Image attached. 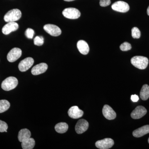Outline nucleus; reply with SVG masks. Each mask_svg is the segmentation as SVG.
Listing matches in <instances>:
<instances>
[{"mask_svg": "<svg viewBox=\"0 0 149 149\" xmlns=\"http://www.w3.org/2000/svg\"><path fill=\"white\" fill-rule=\"evenodd\" d=\"M10 107V103L6 100H0V113L6 111Z\"/></svg>", "mask_w": 149, "mask_h": 149, "instance_id": "nucleus-22", "label": "nucleus"}, {"mask_svg": "<svg viewBox=\"0 0 149 149\" xmlns=\"http://www.w3.org/2000/svg\"><path fill=\"white\" fill-rule=\"evenodd\" d=\"M64 1H65L70 2V1H74V0H64Z\"/></svg>", "mask_w": 149, "mask_h": 149, "instance_id": "nucleus-31", "label": "nucleus"}, {"mask_svg": "<svg viewBox=\"0 0 149 149\" xmlns=\"http://www.w3.org/2000/svg\"><path fill=\"white\" fill-rule=\"evenodd\" d=\"M68 125L65 122H61L56 124L55 126V129L57 133H64L68 130Z\"/></svg>", "mask_w": 149, "mask_h": 149, "instance_id": "nucleus-20", "label": "nucleus"}, {"mask_svg": "<svg viewBox=\"0 0 149 149\" xmlns=\"http://www.w3.org/2000/svg\"><path fill=\"white\" fill-rule=\"evenodd\" d=\"M48 67L47 64L42 63L33 67L31 70V72L33 75H39L45 72L48 69Z\"/></svg>", "mask_w": 149, "mask_h": 149, "instance_id": "nucleus-15", "label": "nucleus"}, {"mask_svg": "<svg viewBox=\"0 0 149 149\" xmlns=\"http://www.w3.org/2000/svg\"><path fill=\"white\" fill-rule=\"evenodd\" d=\"M34 63V59L32 58H26L19 63L18 65L19 69L21 72H25L32 66Z\"/></svg>", "mask_w": 149, "mask_h": 149, "instance_id": "nucleus-8", "label": "nucleus"}, {"mask_svg": "<svg viewBox=\"0 0 149 149\" xmlns=\"http://www.w3.org/2000/svg\"><path fill=\"white\" fill-rule=\"evenodd\" d=\"M132 36L134 39H139L141 36V33L139 28L136 27H134L132 28Z\"/></svg>", "mask_w": 149, "mask_h": 149, "instance_id": "nucleus-23", "label": "nucleus"}, {"mask_svg": "<svg viewBox=\"0 0 149 149\" xmlns=\"http://www.w3.org/2000/svg\"><path fill=\"white\" fill-rule=\"evenodd\" d=\"M44 38L42 37L37 36L34 40V44L36 46H41L44 44Z\"/></svg>", "mask_w": 149, "mask_h": 149, "instance_id": "nucleus-24", "label": "nucleus"}, {"mask_svg": "<svg viewBox=\"0 0 149 149\" xmlns=\"http://www.w3.org/2000/svg\"><path fill=\"white\" fill-rule=\"evenodd\" d=\"M8 124L4 121L0 120V132H7Z\"/></svg>", "mask_w": 149, "mask_h": 149, "instance_id": "nucleus-26", "label": "nucleus"}, {"mask_svg": "<svg viewBox=\"0 0 149 149\" xmlns=\"http://www.w3.org/2000/svg\"><path fill=\"white\" fill-rule=\"evenodd\" d=\"M22 52L21 49L18 48H14L8 53L7 58L10 62H14L21 57Z\"/></svg>", "mask_w": 149, "mask_h": 149, "instance_id": "nucleus-7", "label": "nucleus"}, {"mask_svg": "<svg viewBox=\"0 0 149 149\" xmlns=\"http://www.w3.org/2000/svg\"><path fill=\"white\" fill-rule=\"evenodd\" d=\"M147 112V110L144 107L139 106L132 112L131 116L133 119H139L146 114Z\"/></svg>", "mask_w": 149, "mask_h": 149, "instance_id": "nucleus-11", "label": "nucleus"}, {"mask_svg": "<svg viewBox=\"0 0 149 149\" xmlns=\"http://www.w3.org/2000/svg\"><path fill=\"white\" fill-rule=\"evenodd\" d=\"M44 29L47 33L54 37H57L61 34V29L54 24H46L44 26Z\"/></svg>", "mask_w": 149, "mask_h": 149, "instance_id": "nucleus-6", "label": "nucleus"}, {"mask_svg": "<svg viewBox=\"0 0 149 149\" xmlns=\"http://www.w3.org/2000/svg\"><path fill=\"white\" fill-rule=\"evenodd\" d=\"M34 34H35V32L34 30L31 28H28L25 31V35L28 39H32Z\"/></svg>", "mask_w": 149, "mask_h": 149, "instance_id": "nucleus-27", "label": "nucleus"}, {"mask_svg": "<svg viewBox=\"0 0 149 149\" xmlns=\"http://www.w3.org/2000/svg\"><path fill=\"white\" fill-rule=\"evenodd\" d=\"M77 49L80 53L83 55L88 54L90 51V48L88 43L84 40H79L77 44Z\"/></svg>", "mask_w": 149, "mask_h": 149, "instance_id": "nucleus-16", "label": "nucleus"}, {"mask_svg": "<svg viewBox=\"0 0 149 149\" xmlns=\"http://www.w3.org/2000/svg\"><path fill=\"white\" fill-rule=\"evenodd\" d=\"M110 0H100V5L102 7H106L111 4Z\"/></svg>", "mask_w": 149, "mask_h": 149, "instance_id": "nucleus-28", "label": "nucleus"}, {"mask_svg": "<svg viewBox=\"0 0 149 149\" xmlns=\"http://www.w3.org/2000/svg\"><path fill=\"white\" fill-rule=\"evenodd\" d=\"M31 136V133L30 131L27 128H24L21 129L19 132L18 135V139L19 141L20 142H22L29 138H30Z\"/></svg>", "mask_w": 149, "mask_h": 149, "instance_id": "nucleus-18", "label": "nucleus"}, {"mask_svg": "<svg viewBox=\"0 0 149 149\" xmlns=\"http://www.w3.org/2000/svg\"><path fill=\"white\" fill-rule=\"evenodd\" d=\"M63 15L65 17L70 19H76L80 16V11L74 8H68L63 11Z\"/></svg>", "mask_w": 149, "mask_h": 149, "instance_id": "nucleus-4", "label": "nucleus"}, {"mask_svg": "<svg viewBox=\"0 0 149 149\" xmlns=\"http://www.w3.org/2000/svg\"><path fill=\"white\" fill-rule=\"evenodd\" d=\"M148 143H149V139H148Z\"/></svg>", "mask_w": 149, "mask_h": 149, "instance_id": "nucleus-32", "label": "nucleus"}, {"mask_svg": "<svg viewBox=\"0 0 149 149\" xmlns=\"http://www.w3.org/2000/svg\"><path fill=\"white\" fill-rule=\"evenodd\" d=\"M18 24L15 22H9L3 27L2 32L4 35H7L12 32H14L18 29Z\"/></svg>", "mask_w": 149, "mask_h": 149, "instance_id": "nucleus-12", "label": "nucleus"}, {"mask_svg": "<svg viewBox=\"0 0 149 149\" xmlns=\"http://www.w3.org/2000/svg\"><path fill=\"white\" fill-rule=\"evenodd\" d=\"M21 12L17 9H14L9 11L4 17V19L6 22L17 21L21 18Z\"/></svg>", "mask_w": 149, "mask_h": 149, "instance_id": "nucleus-3", "label": "nucleus"}, {"mask_svg": "<svg viewBox=\"0 0 149 149\" xmlns=\"http://www.w3.org/2000/svg\"><path fill=\"white\" fill-rule=\"evenodd\" d=\"M113 10L120 13L127 12L130 9L129 5L123 1H118L113 4L111 6Z\"/></svg>", "mask_w": 149, "mask_h": 149, "instance_id": "nucleus-5", "label": "nucleus"}, {"mask_svg": "<svg viewBox=\"0 0 149 149\" xmlns=\"http://www.w3.org/2000/svg\"><path fill=\"white\" fill-rule=\"evenodd\" d=\"M102 113L104 116L108 120H113L116 118V113L111 107L108 105H105L102 109Z\"/></svg>", "mask_w": 149, "mask_h": 149, "instance_id": "nucleus-13", "label": "nucleus"}, {"mask_svg": "<svg viewBox=\"0 0 149 149\" xmlns=\"http://www.w3.org/2000/svg\"><path fill=\"white\" fill-rule=\"evenodd\" d=\"M18 83V80L16 77H8L3 81L1 84V88L4 91H11L16 88Z\"/></svg>", "mask_w": 149, "mask_h": 149, "instance_id": "nucleus-2", "label": "nucleus"}, {"mask_svg": "<svg viewBox=\"0 0 149 149\" xmlns=\"http://www.w3.org/2000/svg\"><path fill=\"white\" fill-rule=\"evenodd\" d=\"M114 145V141L110 138H107L97 141L95 146L100 149H108L111 148Z\"/></svg>", "mask_w": 149, "mask_h": 149, "instance_id": "nucleus-9", "label": "nucleus"}, {"mask_svg": "<svg viewBox=\"0 0 149 149\" xmlns=\"http://www.w3.org/2000/svg\"><path fill=\"white\" fill-rule=\"evenodd\" d=\"M140 97L143 100H147L149 98V86L147 84L143 85L140 92Z\"/></svg>", "mask_w": 149, "mask_h": 149, "instance_id": "nucleus-21", "label": "nucleus"}, {"mask_svg": "<svg viewBox=\"0 0 149 149\" xmlns=\"http://www.w3.org/2000/svg\"><path fill=\"white\" fill-rule=\"evenodd\" d=\"M84 114V112L83 111L80 110L78 107L74 106L71 107L68 110V116L72 118L77 119L82 117Z\"/></svg>", "mask_w": 149, "mask_h": 149, "instance_id": "nucleus-14", "label": "nucleus"}, {"mask_svg": "<svg viewBox=\"0 0 149 149\" xmlns=\"http://www.w3.org/2000/svg\"><path fill=\"white\" fill-rule=\"evenodd\" d=\"M35 142L33 138H29L22 142V147L23 149H32L35 147Z\"/></svg>", "mask_w": 149, "mask_h": 149, "instance_id": "nucleus-19", "label": "nucleus"}, {"mask_svg": "<svg viewBox=\"0 0 149 149\" xmlns=\"http://www.w3.org/2000/svg\"><path fill=\"white\" fill-rule=\"evenodd\" d=\"M120 48L121 51H128L131 49L132 47L130 43L125 42L120 45Z\"/></svg>", "mask_w": 149, "mask_h": 149, "instance_id": "nucleus-25", "label": "nucleus"}, {"mask_svg": "<svg viewBox=\"0 0 149 149\" xmlns=\"http://www.w3.org/2000/svg\"><path fill=\"white\" fill-rule=\"evenodd\" d=\"M147 14H148V15L149 16V6L148 7V9H147Z\"/></svg>", "mask_w": 149, "mask_h": 149, "instance_id": "nucleus-30", "label": "nucleus"}, {"mask_svg": "<svg viewBox=\"0 0 149 149\" xmlns=\"http://www.w3.org/2000/svg\"><path fill=\"white\" fill-rule=\"evenodd\" d=\"M149 133V125H147L134 130L133 132V135L134 137L136 138H140Z\"/></svg>", "mask_w": 149, "mask_h": 149, "instance_id": "nucleus-17", "label": "nucleus"}, {"mask_svg": "<svg viewBox=\"0 0 149 149\" xmlns=\"http://www.w3.org/2000/svg\"><path fill=\"white\" fill-rule=\"evenodd\" d=\"M131 100L133 102H137L139 100V96L137 95H132L131 96Z\"/></svg>", "mask_w": 149, "mask_h": 149, "instance_id": "nucleus-29", "label": "nucleus"}, {"mask_svg": "<svg viewBox=\"0 0 149 149\" xmlns=\"http://www.w3.org/2000/svg\"><path fill=\"white\" fill-rule=\"evenodd\" d=\"M89 123L84 119H80L77 121L75 127V130L77 134H82L88 130Z\"/></svg>", "mask_w": 149, "mask_h": 149, "instance_id": "nucleus-10", "label": "nucleus"}, {"mask_svg": "<svg viewBox=\"0 0 149 149\" xmlns=\"http://www.w3.org/2000/svg\"><path fill=\"white\" fill-rule=\"evenodd\" d=\"M148 58L143 56H135L131 59V63L133 66L139 69H146L148 64Z\"/></svg>", "mask_w": 149, "mask_h": 149, "instance_id": "nucleus-1", "label": "nucleus"}]
</instances>
